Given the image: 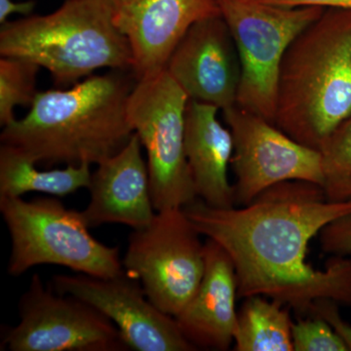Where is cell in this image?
Segmentation results:
<instances>
[{"label":"cell","instance_id":"1","mask_svg":"<svg viewBox=\"0 0 351 351\" xmlns=\"http://www.w3.org/2000/svg\"><path fill=\"white\" fill-rule=\"evenodd\" d=\"M184 211L232 258L239 297L263 295L306 315L318 300L351 306V256H332L325 269L306 260L311 239L351 214V199L329 200L320 184L286 181L245 206L212 207L196 198Z\"/></svg>","mask_w":351,"mask_h":351},{"label":"cell","instance_id":"2","mask_svg":"<svg viewBox=\"0 0 351 351\" xmlns=\"http://www.w3.org/2000/svg\"><path fill=\"white\" fill-rule=\"evenodd\" d=\"M131 71L92 75L66 89L38 92L25 117L3 127L1 144L38 164H100L121 151L135 131L128 101L137 83Z\"/></svg>","mask_w":351,"mask_h":351},{"label":"cell","instance_id":"3","mask_svg":"<svg viewBox=\"0 0 351 351\" xmlns=\"http://www.w3.org/2000/svg\"><path fill=\"white\" fill-rule=\"evenodd\" d=\"M351 114V10L329 8L284 55L274 124L320 151Z\"/></svg>","mask_w":351,"mask_h":351},{"label":"cell","instance_id":"4","mask_svg":"<svg viewBox=\"0 0 351 351\" xmlns=\"http://www.w3.org/2000/svg\"><path fill=\"white\" fill-rule=\"evenodd\" d=\"M110 0H66L48 15L4 23L0 55L45 68L69 87L101 69L133 71L130 43L117 27Z\"/></svg>","mask_w":351,"mask_h":351},{"label":"cell","instance_id":"5","mask_svg":"<svg viewBox=\"0 0 351 351\" xmlns=\"http://www.w3.org/2000/svg\"><path fill=\"white\" fill-rule=\"evenodd\" d=\"M0 212L10 235L11 276L40 265L96 277L115 276L124 269L119 248L95 239L82 212L68 209L58 198L0 197Z\"/></svg>","mask_w":351,"mask_h":351},{"label":"cell","instance_id":"6","mask_svg":"<svg viewBox=\"0 0 351 351\" xmlns=\"http://www.w3.org/2000/svg\"><path fill=\"white\" fill-rule=\"evenodd\" d=\"M217 1L239 53L241 75L237 106L274 123L284 55L326 9L277 6L261 0Z\"/></svg>","mask_w":351,"mask_h":351},{"label":"cell","instance_id":"7","mask_svg":"<svg viewBox=\"0 0 351 351\" xmlns=\"http://www.w3.org/2000/svg\"><path fill=\"white\" fill-rule=\"evenodd\" d=\"M189 101L166 69L138 80L129 98V119L147 154L156 212L198 198L184 149Z\"/></svg>","mask_w":351,"mask_h":351},{"label":"cell","instance_id":"8","mask_svg":"<svg viewBox=\"0 0 351 351\" xmlns=\"http://www.w3.org/2000/svg\"><path fill=\"white\" fill-rule=\"evenodd\" d=\"M184 208L156 212L152 223L133 230L122 260L149 301L177 317L197 292L205 271L204 243Z\"/></svg>","mask_w":351,"mask_h":351},{"label":"cell","instance_id":"9","mask_svg":"<svg viewBox=\"0 0 351 351\" xmlns=\"http://www.w3.org/2000/svg\"><path fill=\"white\" fill-rule=\"evenodd\" d=\"M20 321L6 327L1 348L10 351H125L119 330L88 302L44 285L39 274L18 304Z\"/></svg>","mask_w":351,"mask_h":351},{"label":"cell","instance_id":"10","mask_svg":"<svg viewBox=\"0 0 351 351\" xmlns=\"http://www.w3.org/2000/svg\"><path fill=\"white\" fill-rule=\"evenodd\" d=\"M232 134L235 206H245L265 189L286 181L323 184L322 156L263 119L234 106L221 110Z\"/></svg>","mask_w":351,"mask_h":351},{"label":"cell","instance_id":"11","mask_svg":"<svg viewBox=\"0 0 351 351\" xmlns=\"http://www.w3.org/2000/svg\"><path fill=\"white\" fill-rule=\"evenodd\" d=\"M62 295L78 298L107 316L129 350L195 351L177 319L154 306L137 277L123 269L117 276L57 274L49 284Z\"/></svg>","mask_w":351,"mask_h":351},{"label":"cell","instance_id":"12","mask_svg":"<svg viewBox=\"0 0 351 351\" xmlns=\"http://www.w3.org/2000/svg\"><path fill=\"white\" fill-rule=\"evenodd\" d=\"M166 71L189 100L223 110L237 106L239 53L221 15L198 21L173 51Z\"/></svg>","mask_w":351,"mask_h":351},{"label":"cell","instance_id":"13","mask_svg":"<svg viewBox=\"0 0 351 351\" xmlns=\"http://www.w3.org/2000/svg\"><path fill=\"white\" fill-rule=\"evenodd\" d=\"M217 15V0H138L115 13V23L130 43L137 80L165 69L191 25Z\"/></svg>","mask_w":351,"mask_h":351},{"label":"cell","instance_id":"14","mask_svg":"<svg viewBox=\"0 0 351 351\" xmlns=\"http://www.w3.org/2000/svg\"><path fill=\"white\" fill-rule=\"evenodd\" d=\"M142 147L140 138L134 134L121 151L98 164L92 173L89 204L82 212L90 228L120 223L138 230L156 217Z\"/></svg>","mask_w":351,"mask_h":351},{"label":"cell","instance_id":"15","mask_svg":"<svg viewBox=\"0 0 351 351\" xmlns=\"http://www.w3.org/2000/svg\"><path fill=\"white\" fill-rule=\"evenodd\" d=\"M204 254L199 288L176 319L196 350L225 351L234 343L239 316L237 274L232 258L214 240L205 242Z\"/></svg>","mask_w":351,"mask_h":351},{"label":"cell","instance_id":"16","mask_svg":"<svg viewBox=\"0 0 351 351\" xmlns=\"http://www.w3.org/2000/svg\"><path fill=\"white\" fill-rule=\"evenodd\" d=\"M216 106L189 100L186 110L184 149L196 195L209 206L235 207L234 189L228 181L233 138L219 119Z\"/></svg>","mask_w":351,"mask_h":351},{"label":"cell","instance_id":"17","mask_svg":"<svg viewBox=\"0 0 351 351\" xmlns=\"http://www.w3.org/2000/svg\"><path fill=\"white\" fill-rule=\"evenodd\" d=\"M32 157L13 145H0V197H22L29 193L57 197L88 189L90 164L66 165L64 169L40 171Z\"/></svg>","mask_w":351,"mask_h":351},{"label":"cell","instance_id":"18","mask_svg":"<svg viewBox=\"0 0 351 351\" xmlns=\"http://www.w3.org/2000/svg\"><path fill=\"white\" fill-rule=\"evenodd\" d=\"M289 308L263 295L245 298L237 316L234 350H294Z\"/></svg>","mask_w":351,"mask_h":351},{"label":"cell","instance_id":"19","mask_svg":"<svg viewBox=\"0 0 351 351\" xmlns=\"http://www.w3.org/2000/svg\"><path fill=\"white\" fill-rule=\"evenodd\" d=\"M323 184L328 199H351V114L321 147Z\"/></svg>","mask_w":351,"mask_h":351},{"label":"cell","instance_id":"20","mask_svg":"<svg viewBox=\"0 0 351 351\" xmlns=\"http://www.w3.org/2000/svg\"><path fill=\"white\" fill-rule=\"evenodd\" d=\"M40 66L22 58H0V125L15 120V108L29 106L36 99Z\"/></svg>","mask_w":351,"mask_h":351},{"label":"cell","instance_id":"21","mask_svg":"<svg viewBox=\"0 0 351 351\" xmlns=\"http://www.w3.org/2000/svg\"><path fill=\"white\" fill-rule=\"evenodd\" d=\"M292 339L295 351H348L331 325L317 316L293 322Z\"/></svg>","mask_w":351,"mask_h":351},{"label":"cell","instance_id":"22","mask_svg":"<svg viewBox=\"0 0 351 351\" xmlns=\"http://www.w3.org/2000/svg\"><path fill=\"white\" fill-rule=\"evenodd\" d=\"M319 239L324 253L339 257L351 256V214L325 226L319 233Z\"/></svg>","mask_w":351,"mask_h":351},{"label":"cell","instance_id":"23","mask_svg":"<svg viewBox=\"0 0 351 351\" xmlns=\"http://www.w3.org/2000/svg\"><path fill=\"white\" fill-rule=\"evenodd\" d=\"M306 315L317 316L327 321L339 338L343 339L348 351H351V325L339 315V304L332 300H318L313 302Z\"/></svg>","mask_w":351,"mask_h":351},{"label":"cell","instance_id":"24","mask_svg":"<svg viewBox=\"0 0 351 351\" xmlns=\"http://www.w3.org/2000/svg\"><path fill=\"white\" fill-rule=\"evenodd\" d=\"M265 3L283 7H322L351 10V0H261Z\"/></svg>","mask_w":351,"mask_h":351},{"label":"cell","instance_id":"25","mask_svg":"<svg viewBox=\"0 0 351 351\" xmlns=\"http://www.w3.org/2000/svg\"><path fill=\"white\" fill-rule=\"evenodd\" d=\"M36 2L34 0L27 1L14 2L13 0H0V24L7 22L9 16L12 14L29 16L34 11Z\"/></svg>","mask_w":351,"mask_h":351},{"label":"cell","instance_id":"26","mask_svg":"<svg viewBox=\"0 0 351 351\" xmlns=\"http://www.w3.org/2000/svg\"><path fill=\"white\" fill-rule=\"evenodd\" d=\"M110 1L114 8L115 13H119L130 8L134 4L137 3L138 0H110Z\"/></svg>","mask_w":351,"mask_h":351}]
</instances>
